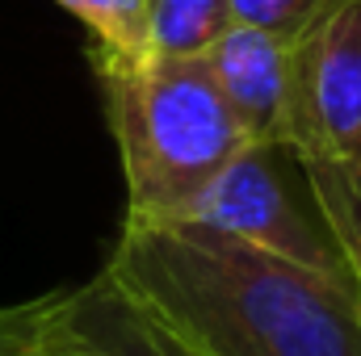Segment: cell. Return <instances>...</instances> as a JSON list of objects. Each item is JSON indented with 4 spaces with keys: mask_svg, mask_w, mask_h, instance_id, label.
Here are the masks:
<instances>
[{
    "mask_svg": "<svg viewBox=\"0 0 361 356\" xmlns=\"http://www.w3.org/2000/svg\"><path fill=\"white\" fill-rule=\"evenodd\" d=\"M101 272L185 356H361L353 285L202 222H122Z\"/></svg>",
    "mask_w": 361,
    "mask_h": 356,
    "instance_id": "obj_1",
    "label": "cell"
},
{
    "mask_svg": "<svg viewBox=\"0 0 361 356\" xmlns=\"http://www.w3.org/2000/svg\"><path fill=\"white\" fill-rule=\"evenodd\" d=\"M126 172V222H180L244 147L206 59L92 51Z\"/></svg>",
    "mask_w": 361,
    "mask_h": 356,
    "instance_id": "obj_2",
    "label": "cell"
},
{
    "mask_svg": "<svg viewBox=\"0 0 361 356\" xmlns=\"http://www.w3.org/2000/svg\"><path fill=\"white\" fill-rule=\"evenodd\" d=\"M219 235H231L273 260L315 272L324 281L353 285L349 260L341 243L332 239L302 164L290 147L248 143L219 177L206 184V193L193 201L189 218Z\"/></svg>",
    "mask_w": 361,
    "mask_h": 356,
    "instance_id": "obj_3",
    "label": "cell"
},
{
    "mask_svg": "<svg viewBox=\"0 0 361 356\" xmlns=\"http://www.w3.org/2000/svg\"><path fill=\"white\" fill-rule=\"evenodd\" d=\"M286 147L302 172L361 177V0H319L290 38Z\"/></svg>",
    "mask_w": 361,
    "mask_h": 356,
    "instance_id": "obj_4",
    "label": "cell"
},
{
    "mask_svg": "<svg viewBox=\"0 0 361 356\" xmlns=\"http://www.w3.org/2000/svg\"><path fill=\"white\" fill-rule=\"evenodd\" d=\"M34 344L38 356H185L105 272L38 298Z\"/></svg>",
    "mask_w": 361,
    "mask_h": 356,
    "instance_id": "obj_5",
    "label": "cell"
},
{
    "mask_svg": "<svg viewBox=\"0 0 361 356\" xmlns=\"http://www.w3.org/2000/svg\"><path fill=\"white\" fill-rule=\"evenodd\" d=\"M214 89L248 143L286 147L290 130V42L265 30L231 25L206 55Z\"/></svg>",
    "mask_w": 361,
    "mask_h": 356,
    "instance_id": "obj_6",
    "label": "cell"
},
{
    "mask_svg": "<svg viewBox=\"0 0 361 356\" xmlns=\"http://www.w3.org/2000/svg\"><path fill=\"white\" fill-rule=\"evenodd\" d=\"M227 30V0H143V55L202 59Z\"/></svg>",
    "mask_w": 361,
    "mask_h": 356,
    "instance_id": "obj_7",
    "label": "cell"
},
{
    "mask_svg": "<svg viewBox=\"0 0 361 356\" xmlns=\"http://www.w3.org/2000/svg\"><path fill=\"white\" fill-rule=\"evenodd\" d=\"M92 34V51L143 55V0H55Z\"/></svg>",
    "mask_w": 361,
    "mask_h": 356,
    "instance_id": "obj_8",
    "label": "cell"
},
{
    "mask_svg": "<svg viewBox=\"0 0 361 356\" xmlns=\"http://www.w3.org/2000/svg\"><path fill=\"white\" fill-rule=\"evenodd\" d=\"M311 184V197L332 231V239L341 243L349 272L361 276V177L357 180H336V177H319V172H307Z\"/></svg>",
    "mask_w": 361,
    "mask_h": 356,
    "instance_id": "obj_9",
    "label": "cell"
},
{
    "mask_svg": "<svg viewBox=\"0 0 361 356\" xmlns=\"http://www.w3.org/2000/svg\"><path fill=\"white\" fill-rule=\"evenodd\" d=\"M231 8V25H248V30H265L273 38H294L307 17L319 8V0H227Z\"/></svg>",
    "mask_w": 361,
    "mask_h": 356,
    "instance_id": "obj_10",
    "label": "cell"
},
{
    "mask_svg": "<svg viewBox=\"0 0 361 356\" xmlns=\"http://www.w3.org/2000/svg\"><path fill=\"white\" fill-rule=\"evenodd\" d=\"M34 319H38V298L21 306H0V356H38Z\"/></svg>",
    "mask_w": 361,
    "mask_h": 356,
    "instance_id": "obj_11",
    "label": "cell"
},
{
    "mask_svg": "<svg viewBox=\"0 0 361 356\" xmlns=\"http://www.w3.org/2000/svg\"><path fill=\"white\" fill-rule=\"evenodd\" d=\"M353 289H357V310H361V276H353Z\"/></svg>",
    "mask_w": 361,
    "mask_h": 356,
    "instance_id": "obj_12",
    "label": "cell"
}]
</instances>
